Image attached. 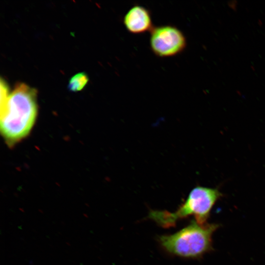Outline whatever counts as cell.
I'll list each match as a JSON object with an SVG mask.
<instances>
[{
    "mask_svg": "<svg viewBox=\"0 0 265 265\" xmlns=\"http://www.w3.org/2000/svg\"><path fill=\"white\" fill-rule=\"evenodd\" d=\"M0 132L9 146L30 132L37 117L36 91L25 83L18 84L9 93L7 83L0 82Z\"/></svg>",
    "mask_w": 265,
    "mask_h": 265,
    "instance_id": "1",
    "label": "cell"
},
{
    "mask_svg": "<svg viewBox=\"0 0 265 265\" xmlns=\"http://www.w3.org/2000/svg\"><path fill=\"white\" fill-rule=\"evenodd\" d=\"M222 196L217 188L197 186L175 212L152 210L148 217L165 228L175 226L179 220L189 216H194L198 223L205 224L213 206Z\"/></svg>",
    "mask_w": 265,
    "mask_h": 265,
    "instance_id": "3",
    "label": "cell"
},
{
    "mask_svg": "<svg viewBox=\"0 0 265 265\" xmlns=\"http://www.w3.org/2000/svg\"><path fill=\"white\" fill-rule=\"evenodd\" d=\"M218 227L217 224H200L193 220L173 234L159 236L158 240L162 248L172 255L199 258L212 250V236Z\"/></svg>",
    "mask_w": 265,
    "mask_h": 265,
    "instance_id": "2",
    "label": "cell"
},
{
    "mask_svg": "<svg viewBox=\"0 0 265 265\" xmlns=\"http://www.w3.org/2000/svg\"><path fill=\"white\" fill-rule=\"evenodd\" d=\"M150 46L157 56L172 57L184 51L186 39L178 27L172 25H162L154 27L150 31Z\"/></svg>",
    "mask_w": 265,
    "mask_h": 265,
    "instance_id": "4",
    "label": "cell"
},
{
    "mask_svg": "<svg viewBox=\"0 0 265 265\" xmlns=\"http://www.w3.org/2000/svg\"><path fill=\"white\" fill-rule=\"evenodd\" d=\"M88 81V78L86 74L79 73L73 77L69 81L68 88L72 91H78L82 90Z\"/></svg>",
    "mask_w": 265,
    "mask_h": 265,
    "instance_id": "6",
    "label": "cell"
},
{
    "mask_svg": "<svg viewBox=\"0 0 265 265\" xmlns=\"http://www.w3.org/2000/svg\"><path fill=\"white\" fill-rule=\"evenodd\" d=\"M123 23L127 30L133 34L151 31L154 27L149 10L139 5H134L127 12Z\"/></svg>",
    "mask_w": 265,
    "mask_h": 265,
    "instance_id": "5",
    "label": "cell"
}]
</instances>
